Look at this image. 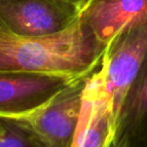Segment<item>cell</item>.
Listing matches in <instances>:
<instances>
[{
  "mask_svg": "<svg viewBox=\"0 0 147 147\" xmlns=\"http://www.w3.org/2000/svg\"><path fill=\"white\" fill-rule=\"evenodd\" d=\"M106 47L79 15L69 27L35 37L0 31V71H34L79 79L100 65Z\"/></svg>",
  "mask_w": 147,
  "mask_h": 147,
  "instance_id": "1",
  "label": "cell"
},
{
  "mask_svg": "<svg viewBox=\"0 0 147 147\" xmlns=\"http://www.w3.org/2000/svg\"><path fill=\"white\" fill-rule=\"evenodd\" d=\"M87 77L77 79L42 105L16 115H0L30 128L45 147H73Z\"/></svg>",
  "mask_w": 147,
  "mask_h": 147,
  "instance_id": "2",
  "label": "cell"
},
{
  "mask_svg": "<svg viewBox=\"0 0 147 147\" xmlns=\"http://www.w3.org/2000/svg\"><path fill=\"white\" fill-rule=\"evenodd\" d=\"M116 134L114 104L108 84V55L87 77L73 147H112Z\"/></svg>",
  "mask_w": 147,
  "mask_h": 147,
  "instance_id": "3",
  "label": "cell"
},
{
  "mask_svg": "<svg viewBox=\"0 0 147 147\" xmlns=\"http://www.w3.org/2000/svg\"><path fill=\"white\" fill-rule=\"evenodd\" d=\"M80 15V8L63 0H0V31L35 37L59 32Z\"/></svg>",
  "mask_w": 147,
  "mask_h": 147,
  "instance_id": "4",
  "label": "cell"
},
{
  "mask_svg": "<svg viewBox=\"0 0 147 147\" xmlns=\"http://www.w3.org/2000/svg\"><path fill=\"white\" fill-rule=\"evenodd\" d=\"M108 84L117 119L147 53V18L132 24L106 47Z\"/></svg>",
  "mask_w": 147,
  "mask_h": 147,
  "instance_id": "5",
  "label": "cell"
},
{
  "mask_svg": "<svg viewBox=\"0 0 147 147\" xmlns=\"http://www.w3.org/2000/svg\"><path fill=\"white\" fill-rule=\"evenodd\" d=\"M75 80L34 71H0V115L33 110Z\"/></svg>",
  "mask_w": 147,
  "mask_h": 147,
  "instance_id": "6",
  "label": "cell"
},
{
  "mask_svg": "<svg viewBox=\"0 0 147 147\" xmlns=\"http://www.w3.org/2000/svg\"><path fill=\"white\" fill-rule=\"evenodd\" d=\"M80 15L107 47L124 29L147 18V0H87Z\"/></svg>",
  "mask_w": 147,
  "mask_h": 147,
  "instance_id": "7",
  "label": "cell"
},
{
  "mask_svg": "<svg viewBox=\"0 0 147 147\" xmlns=\"http://www.w3.org/2000/svg\"><path fill=\"white\" fill-rule=\"evenodd\" d=\"M112 147H147V53L122 105Z\"/></svg>",
  "mask_w": 147,
  "mask_h": 147,
  "instance_id": "8",
  "label": "cell"
},
{
  "mask_svg": "<svg viewBox=\"0 0 147 147\" xmlns=\"http://www.w3.org/2000/svg\"><path fill=\"white\" fill-rule=\"evenodd\" d=\"M0 147H45L30 128L16 119L0 116Z\"/></svg>",
  "mask_w": 147,
  "mask_h": 147,
  "instance_id": "9",
  "label": "cell"
},
{
  "mask_svg": "<svg viewBox=\"0 0 147 147\" xmlns=\"http://www.w3.org/2000/svg\"><path fill=\"white\" fill-rule=\"evenodd\" d=\"M63 1H65V2H69L74 5H76V6L78 7V8H80V10H81V8H82L83 5L86 3L87 0H63Z\"/></svg>",
  "mask_w": 147,
  "mask_h": 147,
  "instance_id": "10",
  "label": "cell"
}]
</instances>
